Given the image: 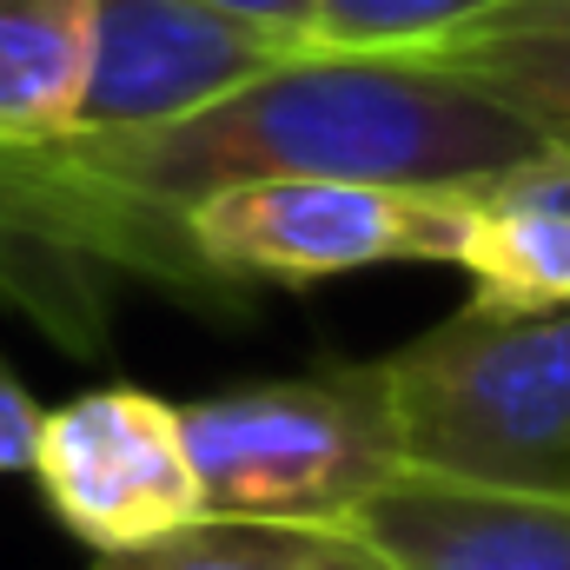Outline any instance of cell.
Instances as JSON below:
<instances>
[{
	"instance_id": "9c48e42d",
	"label": "cell",
	"mask_w": 570,
	"mask_h": 570,
	"mask_svg": "<svg viewBox=\"0 0 570 570\" xmlns=\"http://www.w3.org/2000/svg\"><path fill=\"white\" fill-rule=\"evenodd\" d=\"M412 60L471 80L478 94L511 107L544 146L570 153V0H504L478 27Z\"/></svg>"
},
{
	"instance_id": "277c9868",
	"label": "cell",
	"mask_w": 570,
	"mask_h": 570,
	"mask_svg": "<svg viewBox=\"0 0 570 570\" xmlns=\"http://www.w3.org/2000/svg\"><path fill=\"white\" fill-rule=\"evenodd\" d=\"M199 312L246 318L253 292H312L379 266H458L464 186L392 179H246L186 206L179 219Z\"/></svg>"
},
{
	"instance_id": "8992f818",
	"label": "cell",
	"mask_w": 570,
	"mask_h": 570,
	"mask_svg": "<svg viewBox=\"0 0 570 570\" xmlns=\"http://www.w3.org/2000/svg\"><path fill=\"white\" fill-rule=\"evenodd\" d=\"M292 53L305 47L253 20H233L206 0H94V47H87L73 127L100 134V127L179 120L273 73Z\"/></svg>"
},
{
	"instance_id": "6da1fadb",
	"label": "cell",
	"mask_w": 570,
	"mask_h": 570,
	"mask_svg": "<svg viewBox=\"0 0 570 570\" xmlns=\"http://www.w3.org/2000/svg\"><path fill=\"white\" fill-rule=\"evenodd\" d=\"M538 134L471 80L405 53H292L153 127L0 146V298L53 345L94 352L120 285L199 305L179 239L193 199L246 179L464 186Z\"/></svg>"
},
{
	"instance_id": "ba28073f",
	"label": "cell",
	"mask_w": 570,
	"mask_h": 570,
	"mask_svg": "<svg viewBox=\"0 0 570 570\" xmlns=\"http://www.w3.org/2000/svg\"><path fill=\"white\" fill-rule=\"evenodd\" d=\"M471 305L551 312L570 305V153L531 146L464 179V253Z\"/></svg>"
},
{
	"instance_id": "8fae6325",
	"label": "cell",
	"mask_w": 570,
	"mask_h": 570,
	"mask_svg": "<svg viewBox=\"0 0 570 570\" xmlns=\"http://www.w3.org/2000/svg\"><path fill=\"white\" fill-rule=\"evenodd\" d=\"M87 570H392L338 524H226L206 518L153 551L94 558Z\"/></svg>"
},
{
	"instance_id": "7c38bea8",
	"label": "cell",
	"mask_w": 570,
	"mask_h": 570,
	"mask_svg": "<svg viewBox=\"0 0 570 570\" xmlns=\"http://www.w3.org/2000/svg\"><path fill=\"white\" fill-rule=\"evenodd\" d=\"M504 0H312L305 53H431Z\"/></svg>"
},
{
	"instance_id": "52a82bcc",
	"label": "cell",
	"mask_w": 570,
	"mask_h": 570,
	"mask_svg": "<svg viewBox=\"0 0 570 570\" xmlns=\"http://www.w3.org/2000/svg\"><path fill=\"white\" fill-rule=\"evenodd\" d=\"M338 531L392 570H570V498L471 484L444 471H392Z\"/></svg>"
},
{
	"instance_id": "7a4b0ae2",
	"label": "cell",
	"mask_w": 570,
	"mask_h": 570,
	"mask_svg": "<svg viewBox=\"0 0 570 570\" xmlns=\"http://www.w3.org/2000/svg\"><path fill=\"white\" fill-rule=\"evenodd\" d=\"M399 451L419 471L570 498V305H458L385 352Z\"/></svg>"
},
{
	"instance_id": "5b68a950",
	"label": "cell",
	"mask_w": 570,
	"mask_h": 570,
	"mask_svg": "<svg viewBox=\"0 0 570 570\" xmlns=\"http://www.w3.org/2000/svg\"><path fill=\"white\" fill-rule=\"evenodd\" d=\"M27 471L94 558L153 551L206 524L179 412L140 385H94L67 405H40Z\"/></svg>"
},
{
	"instance_id": "3957f363",
	"label": "cell",
	"mask_w": 570,
	"mask_h": 570,
	"mask_svg": "<svg viewBox=\"0 0 570 570\" xmlns=\"http://www.w3.org/2000/svg\"><path fill=\"white\" fill-rule=\"evenodd\" d=\"M173 412L199 504L226 524H345L392 471H405L379 358L226 385Z\"/></svg>"
},
{
	"instance_id": "4fadbf2b",
	"label": "cell",
	"mask_w": 570,
	"mask_h": 570,
	"mask_svg": "<svg viewBox=\"0 0 570 570\" xmlns=\"http://www.w3.org/2000/svg\"><path fill=\"white\" fill-rule=\"evenodd\" d=\"M33 431H40V399L20 385V372H13L7 352H0V478L27 471V458H33Z\"/></svg>"
},
{
	"instance_id": "30bf717a",
	"label": "cell",
	"mask_w": 570,
	"mask_h": 570,
	"mask_svg": "<svg viewBox=\"0 0 570 570\" xmlns=\"http://www.w3.org/2000/svg\"><path fill=\"white\" fill-rule=\"evenodd\" d=\"M94 0H0V146L73 127Z\"/></svg>"
},
{
	"instance_id": "5bb4252c",
	"label": "cell",
	"mask_w": 570,
	"mask_h": 570,
	"mask_svg": "<svg viewBox=\"0 0 570 570\" xmlns=\"http://www.w3.org/2000/svg\"><path fill=\"white\" fill-rule=\"evenodd\" d=\"M206 7H219V13H233V20H253V27L285 33V40L305 47V7H312V0H206Z\"/></svg>"
}]
</instances>
